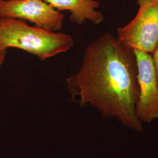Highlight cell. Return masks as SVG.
<instances>
[{
  "instance_id": "9",
  "label": "cell",
  "mask_w": 158,
  "mask_h": 158,
  "mask_svg": "<svg viewBox=\"0 0 158 158\" xmlns=\"http://www.w3.org/2000/svg\"><path fill=\"white\" fill-rule=\"evenodd\" d=\"M7 49L4 48L3 46L0 45V68L2 65L4 61L5 60Z\"/></svg>"
},
{
  "instance_id": "1",
  "label": "cell",
  "mask_w": 158,
  "mask_h": 158,
  "mask_svg": "<svg viewBox=\"0 0 158 158\" xmlns=\"http://www.w3.org/2000/svg\"><path fill=\"white\" fill-rule=\"evenodd\" d=\"M66 83L80 106L90 105L106 118L117 119L138 132L143 131L136 111L139 85L135 55L111 34L106 32L87 46L79 70Z\"/></svg>"
},
{
  "instance_id": "7",
  "label": "cell",
  "mask_w": 158,
  "mask_h": 158,
  "mask_svg": "<svg viewBox=\"0 0 158 158\" xmlns=\"http://www.w3.org/2000/svg\"><path fill=\"white\" fill-rule=\"evenodd\" d=\"M152 60L158 81V44L155 50L153 52Z\"/></svg>"
},
{
  "instance_id": "4",
  "label": "cell",
  "mask_w": 158,
  "mask_h": 158,
  "mask_svg": "<svg viewBox=\"0 0 158 158\" xmlns=\"http://www.w3.org/2000/svg\"><path fill=\"white\" fill-rule=\"evenodd\" d=\"M0 17L28 21L35 26L57 32L62 28L64 15L44 0H4Z\"/></svg>"
},
{
  "instance_id": "6",
  "label": "cell",
  "mask_w": 158,
  "mask_h": 158,
  "mask_svg": "<svg viewBox=\"0 0 158 158\" xmlns=\"http://www.w3.org/2000/svg\"><path fill=\"white\" fill-rule=\"evenodd\" d=\"M59 11L68 10L70 12L72 22L81 24L89 21L98 25L104 20L102 12L97 11L100 2L96 0H44Z\"/></svg>"
},
{
  "instance_id": "10",
  "label": "cell",
  "mask_w": 158,
  "mask_h": 158,
  "mask_svg": "<svg viewBox=\"0 0 158 158\" xmlns=\"http://www.w3.org/2000/svg\"><path fill=\"white\" fill-rule=\"evenodd\" d=\"M2 1H4V0H0V4L2 2Z\"/></svg>"
},
{
  "instance_id": "8",
  "label": "cell",
  "mask_w": 158,
  "mask_h": 158,
  "mask_svg": "<svg viewBox=\"0 0 158 158\" xmlns=\"http://www.w3.org/2000/svg\"><path fill=\"white\" fill-rule=\"evenodd\" d=\"M155 2H158V0H136V3L139 8Z\"/></svg>"
},
{
  "instance_id": "3",
  "label": "cell",
  "mask_w": 158,
  "mask_h": 158,
  "mask_svg": "<svg viewBox=\"0 0 158 158\" xmlns=\"http://www.w3.org/2000/svg\"><path fill=\"white\" fill-rule=\"evenodd\" d=\"M117 41L133 51L152 53L158 44V2L141 8L135 18L117 29Z\"/></svg>"
},
{
  "instance_id": "5",
  "label": "cell",
  "mask_w": 158,
  "mask_h": 158,
  "mask_svg": "<svg viewBox=\"0 0 158 158\" xmlns=\"http://www.w3.org/2000/svg\"><path fill=\"white\" fill-rule=\"evenodd\" d=\"M134 51L139 85L136 115L142 123H149L158 118V79L152 55L142 51Z\"/></svg>"
},
{
  "instance_id": "2",
  "label": "cell",
  "mask_w": 158,
  "mask_h": 158,
  "mask_svg": "<svg viewBox=\"0 0 158 158\" xmlns=\"http://www.w3.org/2000/svg\"><path fill=\"white\" fill-rule=\"evenodd\" d=\"M74 44L69 34L30 26L21 19L0 17V45L27 52L44 60L69 51Z\"/></svg>"
}]
</instances>
